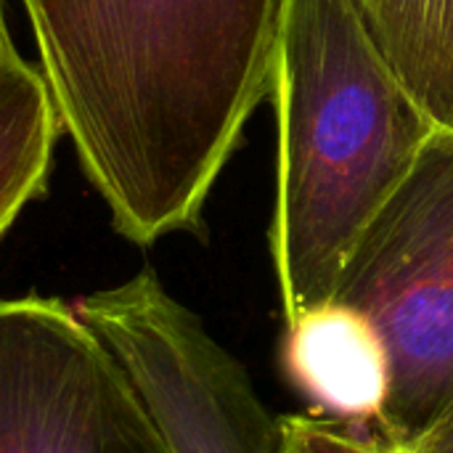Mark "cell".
<instances>
[{
	"label": "cell",
	"mask_w": 453,
	"mask_h": 453,
	"mask_svg": "<svg viewBox=\"0 0 453 453\" xmlns=\"http://www.w3.org/2000/svg\"><path fill=\"white\" fill-rule=\"evenodd\" d=\"M61 133L138 247L199 231L273 90L289 0H21Z\"/></svg>",
	"instance_id": "obj_1"
},
{
	"label": "cell",
	"mask_w": 453,
	"mask_h": 453,
	"mask_svg": "<svg viewBox=\"0 0 453 453\" xmlns=\"http://www.w3.org/2000/svg\"><path fill=\"white\" fill-rule=\"evenodd\" d=\"M279 194L271 255L284 324L334 300L366 226L411 173L435 122L356 0H289L273 72Z\"/></svg>",
	"instance_id": "obj_2"
},
{
	"label": "cell",
	"mask_w": 453,
	"mask_h": 453,
	"mask_svg": "<svg viewBox=\"0 0 453 453\" xmlns=\"http://www.w3.org/2000/svg\"><path fill=\"white\" fill-rule=\"evenodd\" d=\"M334 300L358 311L390 356L377 430L417 438L438 425L453 409V130L435 127L366 226Z\"/></svg>",
	"instance_id": "obj_3"
},
{
	"label": "cell",
	"mask_w": 453,
	"mask_h": 453,
	"mask_svg": "<svg viewBox=\"0 0 453 453\" xmlns=\"http://www.w3.org/2000/svg\"><path fill=\"white\" fill-rule=\"evenodd\" d=\"M117 356L170 453H281L247 369L143 268L74 303Z\"/></svg>",
	"instance_id": "obj_4"
},
{
	"label": "cell",
	"mask_w": 453,
	"mask_h": 453,
	"mask_svg": "<svg viewBox=\"0 0 453 453\" xmlns=\"http://www.w3.org/2000/svg\"><path fill=\"white\" fill-rule=\"evenodd\" d=\"M0 453H170L138 390L74 305L0 300Z\"/></svg>",
	"instance_id": "obj_5"
},
{
	"label": "cell",
	"mask_w": 453,
	"mask_h": 453,
	"mask_svg": "<svg viewBox=\"0 0 453 453\" xmlns=\"http://www.w3.org/2000/svg\"><path fill=\"white\" fill-rule=\"evenodd\" d=\"M281 369L321 414L377 427L390 398V356L377 329L329 300L284 324Z\"/></svg>",
	"instance_id": "obj_6"
},
{
	"label": "cell",
	"mask_w": 453,
	"mask_h": 453,
	"mask_svg": "<svg viewBox=\"0 0 453 453\" xmlns=\"http://www.w3.org/2000/svg\"><path fill=\"white\" fill-rule=\"evenodd\" d=\"M61 122L42 74L19 50L0 56V239L50 175Z\"/></svg>",
	"instance_id": "obj_7"
},
{
	"label": "cell",
	"mask_w": 453,
	"mask_h": 453,
	"mask_svg": "<svg viewBox=\"0 0 453 453\" xmlns=\"http://www.w3.org/2000/svg\"><path fill=\"white\" fill-rule=\"evenodd\" d=\"M403 85L453 130V0H356Z\"/></svg>",
	"instance_id": "obj_8"
},
{
	"label": "cell",
	"mask_w": 453,
	"mask_h": 453,
	"mask_svg": "<svg viewBox=\"0 0 453 453\" xmlns=\"http://www.w3.org/2000/svg\"><path fill=\"white\" fill-rule=\"evenodd\" d=\"M279 438L281 453H453V409L417 438H393L326 414L281 417Z\"/></svg>",
	"instance_id": "obj_9"
},
{
	"label": "cell",
	"mask_w": 453,
	"mask_h": 453,
	"mask_svg": "<svg viewBox=\"0 0 453 453\" xmlns=\"http://www.w3.org/2000/svg\"><path fill=\"white\" fill-rule=\"evenodd\" d=\"M8 50H13V42H11L8 27H5V13H3V0H0V56Z\"/></svg>",
	"instance_id": "obj_10"
}]
</instances>
